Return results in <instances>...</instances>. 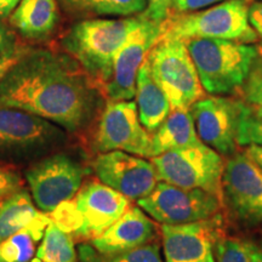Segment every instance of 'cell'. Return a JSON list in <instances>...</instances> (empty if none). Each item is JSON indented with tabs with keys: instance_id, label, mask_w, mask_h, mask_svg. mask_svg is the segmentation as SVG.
<instances>
[{
	"instance_id": "cell-38",
	"label": "cell",
	"mask_w": 262,
	"mask_h": 262,
	"mask_svg": "<svg viewBox=\"0 0 262 262\" xmlns=\"http://www.w3.org/2000/svg\"><path fill=\"white\" fill-rule=\"evenodd\" d=\"M249 253H250V262H262V250L256 244L249 242Z\"/></svg>"
},
{
	"instance_id": "cell-12",
	"label": "cell",
	"mask_w": 262,
	"mask_h": 262,
	"mask_svg": "<svg viewBox=\"0 0 262 262\" xmlns=\"http://www.w3.org/2000/svg\"><path fill=\"white\" fill-rule=\"evenodd\" d=\"M163 32V22L152 21L140 14L139 24L129 33L114 60L112 78L104 89V97L108 101L135 97L137 72Z\"/></svg>"
},
{
	"instance_id": "cell-4",
	"label": "cell",
	"mask_w": 262,
	"mask_h": 262,
	"mask_svg": "<svg viewBox=\"0 0 262 262\" xmlns=\"http://www.w3.org/2000/svg\"><path fill=\"white\" fill-rule=\"evenodd\" d=\"M68 141L56 124L14 107L0 106V163L35 162Z\"/></svg>"
},
{
	"instance_id": "cell-36",
	"label": "cell",
	"mask_w": 262,
	"mask_h": 262,
	"mask_svg": "<svg viewBox=\"0 0 262 262\" xmlns=\"http://www.w3.org/2000/svg\"><path fill=\"white\" fill-rule=\"evenodd\" d=\"M249 158H251L256 163V165L262 170V146L260 145H249L244 149Z\"/></svg>"
},
{
	"instance_id": "cell-21",
	"label": "cell",
	"mask_w": 262,
	"mask_h": 262,
	"mask_svg": "<svg viewBox=\"0 0 262 262\" xmlns=\"http://www.w3.org/2000/svg\"><path fill=\"white\" fill-rule=\"evenodd\" d=\"M47 212H39L29 224L0 243V262H31L45 229L50 225Z\"/></svg>"
},
{
	"instance_id": "cell-10",
	"label": "cell",
	"mask_w": 262,
	"mask_h": 262,
	"mask_svg": "<svg viewBox=\"0 0 262 262\" xmlns=\"http://www.w3.org/2000/svg\"><path fill=\"white\" fill-rule=\"evenodd\" d=\"M85 173L81 163L66 153L54 152L33 162L26 180L38 210L49 214L62 202L73 199Z\"/></svg>"
},
{
	"instance_id": "cell-29",
	"label": "cell",
	"mask_w": 262,
	"mask_h": 262,
	"mask_svg": "<svg viewBox=\"0 0 262 262\" xmlns=\"http://www.w3.org/2000/svg\"><path fill=\"white\" fill-rule=\"evenodd\" d=\"M242 96L250 106L262 108V60L255 62L248 79L242 86Z\"/></svg>"
},
{
	"instance_id": "cell-33",
	"label": "cell",
	"mask_w": 262,
	"mask_h": 262,
	"mask_svg": "<svg viewBox=\"0 0 262 262\" xmlns=\"http://www.w3.org/2000/svg\"><path fill=\"white\" fill-rule=\"evenodd\" d=\"M222 2L225 0H172V9L179 14H185V12L198 11Z\"/></svg>"
},
{
	"instance_id": "cell-15",
	"label": "cell",
	"mask_w": 262,
	"mask_h": 262,
	"mask_svg": "<svg viewBox=\"0 0 262 262\" xmlns=\"http://www.w3.org/2000/svg\"><path fill=\"white\" fill-rule=\"evenodd\" d=\"M74 199L83 220L74 242H90L98 237L131 206L129 198L108 187L100 180L83 183Z\"/></svg>"
},
{
	"instance_id": "cell-16",
	"label": "cell",
	"mask_w": 262,
	"mask_h": 262,
	"mask_svg": "<svg viewBox=\"0 0 262 262\" xmlns=\"http://www.w3.org/2000/svg\"><path fill=\"white\" fill-rule=\"evenodd\" d=\"M214 217L183 225H162L164 262H215L214 242L220 233Z\"/></svg>"
},
{
	"instance_id": "cell-26",
	"label": "cell",
	"mask_w": 262,
	"mask_h": 262,
	"mask_svg": "<svg viewBox=\"0 0 262 262\" xmlns=\"http://www.w3.org/2000/svg\"><path fill=\"white\" fill-rule=\"evenodd\" d=\"M214 257L215 262H250L249 242L220 232L214 242Z\"/></svg>"
},
{
	"instance_id": "cell-34",
	"label": "cell",
	"mask_w": 262,
	"mask_h": 262,
	"mask_svg": "<svg viewBox=\"0 0 262 262\" xmlns=\"http://www.w3.org/2000/svg\"><path fill=\"white\" fill-rule=\"evenodd\" d=\"M248 16L251 27L262 39V2H254L253 4L249 5Z\"/></svg>"
},
{
	"instance_id": "cell-27",
	"label": "cell",
	"mask_w": 262,
	"mask_h": 262,
	"mask_svg": "<svg viewBox=\"0 0 262 262\" xmlns=\"http://www.w3.org/2000/svg\"><path fill=\"white\" fill-rule=\"evenodd\" d=\"M48 215L52 224L56 225L61 231L71 234L73 239L79 233L83 220L74 198L62 202Z\"/></svg>"
},
{
	"instance_id": "cell-31",
	"label": "cell",
	"mask_w": 262,
	"mask_h": 262,
	"mask_svg": "<svg viewBox=\"0 0 262 262\" xmlns=\"http://www.w3.org/2000/svg\"><path fill=\"white\" fill-rule=\"evenodd\" d=\"M171 10L172 0H147V8L141 15L152 21L164 22Z\"/></svg>"
},
{
	"instance_id": "cell-28",
	"label": "cell",
	"mask_w": 262,
	"mask_h": 262,
	"mask_svg": "<svg viewBox=\"0 0 262 262\" xmlns=\"http://www.w3.org/2000/svg\"><path fill=\"white\" fill-rule=\"evenodd\" d=\"M237 141L239 147L249 145L262 146V120L255 116L250 104L244 103L239 119Z\"/></svg>"
},
{
	"instance_id": "cell-8",
	"label": "cell",
	"mask_w": 262,
	"mask_h": 262,
	"mask_svg": "<svg viewBox=\"0 0 262 262\" xmlns=\"http://www.w3.org/2000/svg\"><path fill=\"white\" fill-rule=\"evenodd\" d=\"M221 191L222 206L232 221L248 228L262 225V170L244 150L225 160Z\"/></svg>"
},
{
	"instance_id": "cell-40",
	"label": "cell",
	"mask_w": 262,
	"mask_h": 262,
	"mask_svg": "<svg viewBox=\"0 0 262 262\" xmlns=\"http://www.w3.org/2000/svg\"><path fill=\"white\" fill-rule=\"evenodd\" d=\"M257 247L261 249L262 250V234H261V237H260V239H258V244H257Z\"/></svg>"
},
{
	"instance_id": "cell-18",
	"label": "cell",
	"mask_w": 262,
	"mask_h": 262,
	"mask_svg": "<svg viewBox=\"0 0 262 262\" xmlns=\"http://www.w3.org/2000/svg\"><path fill=\"white\" fill-rule=\"evenodd\" d=\"M60 21L57 0H19L9 22L28 39L48 38Z\"/></svg>"
},
{
	"instance_id": "cell-19",
	"label": "cell",
	"mask_w": 262,
	"mask_h": 262,
	"mask_svg": "<svg viewBox=\"0 0 262 262\" xmlns=\"http://www.w3.org/2000/svg\"><path fill=\"white\" fill-rule=\"evenodd\" d=\"M135 96L140 122L149 134H153L168 118L171 106L166 95L153 79L147 58L137 72Z\"/></svg>"
},
{
	"instance_id": "cell-14",
	"label": "cell",
	"mask_w": 262,
	"mask_h": 262,
	"mask_svg": "<svg viewBox=\"0 0 262 262\" xmlns=\"http://www.w3.org/2000/svg\"><path fill=\"white\" fill-rule=\"evenodd\" d=\"M93 169L101 182L130 201L145 198L158 183L152 162L123 150L98 153L93 162Z\"/></svg>"
},
{
	"instance_id": "cell-20",
	"label": "cell",
	"mask_w": 262,
	"mask_h": 262,
	"mask_svg": "<svg viewBox=\"0 0 262 262\" xmlns=\"http://www.w3.org/2000/svg\"><path fill=\"white\" fill-rule=\"evenodd\" d=\"M189 110H171L168 118L150 134V158L168 150L201 146Z\"/></svg>"
},
{
	"instance_id": "cell-11",
	"label": "cell",
	"mask_w": 262,
	"mask_h": 262,
	"mask_svg": "<svg viewBox=\"0 0 262 262\" xmlns=\"http://www.w3.org/2000/svg\"><path fill=\"white\" fill-rule=\"evenodd\" d=\"M94 149L98 153L123 150L150 158V134L140 122L136 102L108 101L98 116Z\"/></svg>"
},
{
	"instance_id": "cell-39",
	"label": "cell",
	"mask_w": 262,
	"mask_h": 262,
	"mask_svg": "<svg viewBox=\"0 0 262 262\" xmlns=\"http://www.w3.org/2000/svg\"><path fill=\"white\" fill-rule=\"evenodd\" d=\"M251 108H253V112L255 116H256L257 118H260V119L262 120V108L261 107H255V106H251Z\"/></svg>"
},
{
	"instance_id": "cell-17",
	"label": "cell",
	"mask_w": 262,
	"mask_h": 262,
	"mask_svg": "<svg viewBox=\"0 0 262 262\" xmlns=\"http://www.w3.org/2000/svg\"><path fill=\"white\" fill-rule=\"evenodd\" d=\"M159 232L157 221L139 205L130 206L102 234L91 239L90 245L98 253H120L156 241Z\"/></svg>"
},
{
	"instance_id": "cell-35",
	"label": "cell",
	"mask_w": 262,
	"mask_h": 262,
	"mask_svg": "<svg viewBox=\"0 0 262 262\" xmlns=\"http://www.w3.org/2000/svg\"><path fill=\"white\" fill-rule=\"evenodd\" d=\"M16 47H17V44H16L12 33L9 31L4 22L0 21V55L9 50H12Z\"/></svg>"
},
{
	"instance_id": "cell-9",
	"label": "cell",
	"mask_w": 262,
	"mask_h": 262,
	"mask_svg": "<svg viewBox=\"0 0 262 262\" xmlns=\"http://www.w3.org/2000/svg\"><path fill=\"white\" fill-rule=\"evenodd\" d=\"M137 205L160 225H183L217 216L221 198L199 188H183L159 181L153 192Z\"/></svg>"
},
{
	"instance_id": "cell-1",
	"label": "cell",
	"mask_w": 262,
	"mask_h": 262,
	"mask_svg": "<svg viewBox=\"0 0 262 262\" xmlns=\"http://www.w3.org/2000/svg\"><path fill=\"white\" fill-rule=\"evenodd\" d=\"M102 97L74 58L48 49H28L0 81V106L26 111L71 134L93 124Z\"/></svg>"
},
{
	"instance_id": "cell-22",
	"label": "cell",
	"mask_w": 262,
	"mask_h": 262,
	"mask_svg": "<svg viewBox=\"0 0 262 262\" xmlns=\"http://www.w3.org/2000/svg\"><path fill=\"white\" fill-rule=\"evenodd\" d=\"M67 14L74 17L91 16L140 15L147 8V0H57Z\"/></svg>"
},
{
	"instance_id": "cell-6",
	"label": "cell",
	"mask_w": 262,
	"mask_h": 262,
	"mask_svg": "<svg viewBox=\"0 0 262 262\" xmlns=\"http://www.w3.org/2000/svg\"><path fill=\"white\" fill-rule=\"evenodd\" d=\"M147 60L153 79L166 95L171 110H189L205 96L185 40L163 34Z\"/></svg>"
},
{
	"instance_id": "cell-25",
	"label": "cell",
	"mask_w": 262,
	"mask_h": 262,
	"mask_svg": "<svg viewBox=\"0 0 262 262\" xmlns=\"http://www.w3.org/2000/svg\"><path fill=\"white\" fill-rule=\"evenodd\" d=\"M79 254L81 262H163L158 239L130 250L111 254L98 253L90 244H85L80 247Z\"/></svg>"
},
{
	"instance_id": "cell-30",
	"label": "cell",
	"mask_w": 262,
	"mask_h": 262,
	"mask_svg": "<svg viewBox=\"0 0 262 262\" xmlns=\"http://www.w3.org/2000/svg\"><path fill=\"white\" fill-rule=\"evenodd\" d=\"M21 188H24V182L18 172L0 163V202Z\"/></svg>"
},
{
	"instance_id": "cell-5",
	"label": "cell",
	"mask_w": 262,
	"mask_h": 262,
	"mask_svg": "<svg viewBox=\"0 0 262 262\" xmlns=\"http://www.w3.org/2000/svg\"><path fill=\"white\" fill-rule=\"evenodd\" d=\"M249 0H225L203 10L170 12L163 22L164 35L182 39H225L253 44L258 35L249 22Z\"/></svg>"
},
{
	"instance_id": "cell-23",
	"label": "cell",
	"mask_w": 262,
	"mask_h": 262,
	"mask_svg": "<svg viewBox=\"0 0 262 262\" xmlns=\"http://www.w3.org/2000/svg\"><path fill=\"white\" fill-rule=\"evenodd\" d=\"M31 193L18 189L0 202V243L26 227L39 214Z\"/></svg>"
},
{
	"instance_id": "cell-13",
	"label": "cell",
	"mask_w": 262,
	"mask_h": 262,
	"mask_svg": "<svg viewBox=\"0 0 262 262\" xmlns=\"http://www.w3.org/2000/svg\"><path fill=\"white\" fill-rule=\"evenodd\" d=\"M244 102L224 96L203 97L189 108L198 137L221 156L238 150V125Z\"/></svg>"
},
{
	"instance_id": "cell-7",
	"label": "cell",
	"mask_w": 262,
	"mask_h": 262,
	"mask_svg": "<svg viewBox=\"0 0 262 262\" xmlns=\"http://www.w3.org/2000/svg\"><path fill=\"white\" fill-rule=\"evenodd\" d=\"M158 181L183 188H199L221 198L225 160L220 153L203 143L164 152L150 158Z\"/></svg>"
},
{
	"instance_id": "cell-2",
	"label": "cell",
	"mask_w": 262,
	"mask_h": 262,
	"mask_svg": "<svg viewBox=\"0 0 262 262\" xmlns=\"http://www.w3.org/2000/svg\"><path fill=\"white\" fill-rule=\"evenodd\" d=\"M139 21L140 15L120 19H85L62 38L66 54L79 63L103 95L112 78L118 51Z\"/></svg>"
},
{
	"instance_id": "cell-37",
	"label": "cell",
	"mask_w": 262,
	"mask_h": 262,
	"mask_svg": "<svg viewBox=\"0 0 262 262\" xmlns=\"http://www.w3.org/2000/svg\"><path fill=\"white\" fill-rule=\"evenodd\" d=\"M18 3L19 0H0V18L11 14Z\"/></svg>"
},
{
	"instance_id": "cell-32",
	"label": "cell",
	"mask_w": 262,
	"mask_h": 262,
	"mask_svg": "<svg viewBox=\"0 0 262 262\" xmlns=\"http://www.w3.org/2000/svg\"><path fill=\"white\" fill-rule=\"evenodd\" d=\"M26 51H27V49H24L17 45L12 50H9L3 55H0V81L4 79L5 75L9 73L10 70L21 60V57L24 56Z\"/></svg>"
},
{
	"instance_id": "cell-24",
	"label": "cell",
	"mask_w": 262,
	"mask_h": 262,
	"mask_svg": "<svg viewBox=\"0 0 262 262\" xmlns=\"http://www.w3.org/2000/svg\"><path fill=\"white\" fill-rule=\"evenodd\" d=\"M35 262H77L73 237L50 222L35 253Z\"/></svg>"
},
{
	"instance_id": "cell-3",
	"label": "cell",
	"mask_w": 262,
	"mask_h": 262,
	"mask_svg": "<svg viewBox=\"0 0 262 262\" xmlns=\"http://www.w3.org/2000/svg\"><path fill=\"white\" fill-rule=\"evenodd\" d=\"M185 42L203 89L216 96L241 90L260 58L258 48L247 42L209 38L186 39Z\"/></svg>"
}]
</instances>
